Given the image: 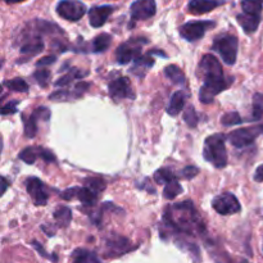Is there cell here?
Wrapping results in <instances>:
<instances>
[{
    "mask_svg": "<svg viewBox=\"0 0 263 263\" xmlns=\"http://www.w3.org/2000/svg\"><path fill=\"white\" fill-rule=\"evenodd\" d=\"M164 222L167 226L175 229V231L190 236L196 232L204 231V224L191 201L181 202L168 207L164 213Z\"/></svg>",
    "mask_w": 263,
    "mask_h": 263,
    "instance_id": "6da1fadb",
    "label": "cell"
},
{
    "mask_svg": "<svg viewBox=\"0 0 263 263\" xmlns=\"http://www.w3.org/2000/svg\"><path fill=\"white\" fill-rule=\"evenodd\" d=\"M226 136L215 134L208 136L204 142V158L216 168H224L227 164V150L225 147Z\"/></svg>",
    "mask_w": 263,
    "mask_h": 263,
    "instance_id": "7a4b0ae2",
    "label": "cell"
},
{
    "mask_svg": "<svg viewBox=\"0 0 263 263\" xmlns=\"http://www.w3.org/2000/svg\"><path fill=\"white\" fill-rule=\"evenodd\" d=\"M226 64L232 65L238 57V37L230 34H224L216 37L212 45Z\"/></svg>",
    "mask_w": 263,
    "mask_h": 263,
    "instance_id": "3957f363",
    "label": "cell"
},
{
    "mask_svg": "<svg viewBox=\"0 0 263 263\" xmlns=\"http://www.w3.org/2000/svg\"><path fill=\"white\" fill-rule=\"evenodd\" d=\"M148 40L144 37H133L126 43H122L116 50V60L119 64H126L131 60H136L142 57V49Z\"/></svg>",
    "mask_w": 263,
    "mask_h": 263,
    "instance_id": "277c9868",
    "label": "cell"
},
{
    "mask_svg": "<svg viewBox=\"0 0 263 263\" xmlns=\"http://www.w3.org/2000/svg\"><path fill=\"white\" fill-rule=\"evenodd\" d=\"M199 72L204 77V82L222 81L225 80L224 71L220 60L213 54H206L199 63Z\"/></svg>",
    "mask_w": 263,
    "mask_h": 263,
    "instance_id": "5b68a950",
    "label": "cell"
},
{
    "mask_svg": "<svg viewBox=\"0 0 263 263\" xmlns=\"http://www.w3.org/2000/svg\"><path fill=\"white\" fill-rule=\"evenodd\" d=\"M263 134V124L252 126V127L239 128V130L232 131L227 135V140L231 143V145L236 148H245L252 144L258 136Z\"/></svg>",
    "mask_w": 263,
    "mask_h": 263,
    "instance_id": "8992f818",
    "label": "cell"
},
{
    "mask_svg": "<svg viewBox=\"0 0 263 263\" xmlns=\"http://www.w3.org/2000/svg\"><path fill=\"white\" fill-rule=\"evenodd\" d=\"M215 25L213 21H191L180 27V35L187 41H195L202 39L208 30L215 27Z\"/></svg>",
    "mask_w": 263,
    "mask_h": 263,
    "instance_id": "52a82bcc",
    "label": "cell"
},
{
    "mask_svg": "<svg viewBox=\"0 0 263 263\" xmlns=\"http://www.w3.org/2000/svg\"><path fill=\"white\" fill-rule=\"evenodd\" d=\"M57 13L67 21L81 20L86 13V6L79 0H62L57 6Z\"/></svg>",
    "mask_w": 263,
    "mask_h": 263,
    "instance_id": "ba28073f",
    "label": "cell"
},
{
    "mask_svg": "<svg viewBox=\"0 0 263 263\" xmlns=\"http://www.w3.org/2000/svg\"><path fill=\"white\" fill-rule=\"evenodd\" d=\"M157 12L156 0H136L130 8L131 25L136 21H145L153 17Z\"/></svg>",
    "mask_w": 263,
    "mask_h": 263,
    "instance_id": "9c48e42d",
    "label": "cell"
},
{
    "mask_svg": "<svg viewBox=\"0 0 263 263\" xmlns=\"http://www.w3.org/2000/svg\"><path fill=\"white\" fill-rule=\"evenodd\" d=\"M212 206L213 210L220 215H234L240 211V203L231 192H224L216 196L212 202Z\"/></svg>",
    "mask_w": 263,
    "mask_h": 263,
    "instance_id": "30bf717a",
    "label": "cell"
},
{
    "mask_svg": "<svg viewBox=\"0 0 263 263\" xmlns=\"http://www.w3.org/2000/svg\"><path fill=\"white\" fill-rule=\"evenodd\" d=\"M109 95L110 98L116 102H119L122 99H134L135 94H134L133 88H131V82L127 77H119V79L113 80L109 84Z\"/></svg>",
    "mask_w": 263,
    "mask_h": 263,
    "instance_id": "8fae6325",
    "label": "cell"
},
{
    "mask_svg": "<svg viewBox=\"0 0 263 263\" xmlns=\"http://www.w3.org/2000/svg\"><path fill=\"white\" fill-rule=\"evenodd\" d=\"M26 189H27V192H29L36 206H45L48 203L49 194L46 191L45 185H44L41 180H39L37 177L27 178Z\"/></svg>",
    "mask_w": 263,
    "mask_h": 263,
    "instance_id": "7c38bea8",
    "label": "cell"
},
{
    "mask_svg": "<svg viewBox=\"0 0 263 263\" xmlns=\"http://www.w3.org/2000/svg\"><path fill=\"white\" fill-rule=\"evenodd\" d=\"M131 244L128 239L119 236V235H112L107 240V255L108 257H118V255L127 253L131 250Z\"/></svg>",
    "mask_w": 263,
    "mask_h": 263,
    "instance_id": "4fadbf2b",
    "label": "cell"
},
{
    "mask_svg": "<svg viewBox=\"0 0 263 263\" xmlns=\"http://www.w3.org/2000/svg\"><path fill=\"white\" fill-rule=\"evenodd\" d=\"M226 0H190L189 6H187V11L191 15L201 16L204 13H210L217 7H221L225 4Z\"/></svg>",
    "mask_w": 263,
    "mask_h": 263,
    "instance_id": "5bb4252c",
    "label": "cell"
},
{
    "mask_svg": "<svg viewBox=\"0 0 263 263\" xmlns=\"http://www.w3.org/2000/svg\"><path fill=\"white\" fill-rule=\"evenodd\" d=\"M113 7L112 6H100V7H94L89 12V21H90V25L95 29L98 27H102L107 20L109 18V16L112 15L113 12Z\"/></svg>",
    "mask_w": 263,
    "mask_h": 263,
    "instance_id": "9a60e30c",
    "label": "cell"
},
{
    "mask_svg": "<svg viewBox=\"0 0 263 263\" xmlns=\"http://www.w3.org/2000/svg\"><path fill=\"white\" fill-rule=\"evenodd\" d=\"M89 84L86 82H80L75 86L74 91L72 90H59L57 93H54L50 95L51 100H58V102H62V100H71V99H77L82 94L85 93L86 89L89 88Z\"/></svg>",
    "mask_w": 263,
    "mask_h": 263,
    "instance_id": "2e32d148",
    "label": "cell"
},
{
    "mask_svg": "<svg viewBox=\"0 0 263 263\" xmlns=\"http://www.w3.org/2000/svg\"><path fill=\"white\" fill-rule=\"evenodd\" d=\"M236 20H238L239 25L241 26V29L244 30L245 34H253V32L257 31L258 26H259V22H260V17L244 15V13L238 15Z\"/></svg>",
    "mask_w": 263,
    "mask_h": 263,
    "instance_id": "e0dca14e",
    "label": "cell"
},
{
    "mask_svg": "<svg viewBox=\"0 0 263 263\" xmlns=\"http://www.w3.org/2000/svg\"><path fill=\"white\" fill-rule=\"evenodd\" d=\"M186 94L184 91H176L170 100V104L167 107V113L170 116H177L185 107Z\"/></svg>",
    "mask_w": 263,
    "mask_h": 263,
    "instance_id": "ac0fdd59",
    "label": "cell"
},
{
    "mask_svg": "<svg viewBox=\"0 0 263 263\" xmlns=\"http://www.w3.org/2000/svg\"><path fill=\"white\" fill-rule=\"evenodd\" d=\"M72 260L74 263H103L95 253L84 248L76 249L72 253Z\"/></svg>",
    "mask_w": 263,
    "mask_h": 263,
    "instance_id": "d6986e66",
    "label": "cell"
},
{
    "mask_svg": "<svg viewBox=\"0 0 263 263\" xmlns=\"http://www.w3.org/2000/svg\"><path fill=\"white\" fill-rule=\"evenodd\" d=\"M153 64H154V59L150 57V54L148 53L147 55H144V57L142 55V57H139L135 60V64H134V67L131 68V72L138 75V76L143 77L149 68L153 67Z\"/></svg>",
    "mask_w": 263,
    "mask_h": 263,
    "instance_id": "ffe728a7",
    "label": "cell"
},
{
    "mask_svg": "<svg viewBox=\"0 0 263 263\" xmlns=\"http://www.w3.org/2000/svg\"><path fill=\"white\" fill-rule=\"evenodd\" d=\"M164 76L171 80L176 85H185L186 84V77H185L184 72L181 71V68L175 64H170L164 68Z\"/></svg>",
    "mask_w": 263,
    "mask_h": 263,
    "instance_id": "44dd1931",
    "label": "cell"
},
{
    "mask_svg": "<svg viewBox=\"0 0 263 263\" xmlns=\"http://www.w3.org/2000/svg\"><path fill=\"white\" fill-rule=\"evenodd\" d=\"M241 9L244 15L260 17L263 9V0H243Z\"/></svg>",
    "mask_w": 263,
    "mask_h": 263,
    "instance_id": "7402d4cb",
    "label": "cell"
},
{
    "mask_svg": "<svg viewBox=\"0 0 263 263\" xmlns=\"http://www.w3.org/2000/svg\"><path fill=\"white\" fill-rule=\"evenodd\" d=\"M54 220L57 222V225L59 227H67L68 225L71 224L72 220V212L68 207H58L55 212H54Z\"/></svg>",
    "mask_w": 263,
    "mask_h": 263,
    "instance_id": "603a6c76",
    "label": "cell"
},
{
    "mask_svg": "<svg viewBox=\"0 0 263 263\" xmlns=\"http://www.w3.org/2000/svg\"><path fill=\"white\" fill-rule=\"evenodd\" d=\"M98 196H99V194H96L95 191L86 186L80 187L79 192H77V199L85 206H94L98 202Z\"/></svg>",
    "mask_w": 263,
    "mask_h": 263,
    "instance_id": "cb8c5ba5",
    "label": "cell"
},
{
    "mask_svg": "<svg viewBox=\"0 0 263 263\" xmlns=\"http://www.w3.org/2000/svg\"><path fill=\"white\" fill-rule=\"evenodd\" d=\"M89 72H82L79 68H72L71 71L68 72L67 75H64L63 77H60L57 82H55V86H65L68 85L70 82L74 81V80L82 79V77L88 76Z\"/></svg>",
    "mask_w": 263,
    "mask_h": 263,
    "instance_id": "d4e9b609",
    "label": "cell"
},
{
    "mask_svg": "<svg viewBox=\"0 0 263 263\" xmlns=\"http://www.w3.org/2000/svg\"><path fill=\"white\" fill-rule=\"evenodd\" d=\"M40 153H41V148H25L20 153V159H22V161L27 164H34L35 162H36V159L40 157Z\"/></svg>",
    "mask_w": 263,
    "mask_h": 263,
    "instance_id": "484cf974",
    "label": "cell"
},
{
    "mask_svg": "<svg viewBox=\"0 0 263 263\" xmlns=\"http://www.w3.org/2000/svg\"><path fill=\"white\" fill-rule=\"evenodd\" d=\"M110 41H112V36L109 34H100L94 39L93 49L95 53H102V51L107 50L110 46Z\"/></svg>",
    "mask_w": 263,
    "mask_h": 263,
    "instance_id": "4316f807",
    "label": "cell"
},
{
    "mask_svg": "<svg viewBox=\"0 0 263 263\" xmlns=\"http://www.w3.org/2000/svg\"><path fill=\"white\" fill-rule=\"evenodd\" d=\"M4 86L8 88L9 90L16 91V93H27V91H29V84L23 79L7 80V81L4 82Z\"/></svg>",
    "mask_w": 263,
    "mask_h": 263,
    "instance_id": "83f0119b",
    "label": "cell"
},
{
    "mask_svg": "<svg viewBox=\"0 0 263 263\" xmlns=\"http://www.w3.org/2000/svg\"><path fill=\"white\" fill-rule=\"evenodd\" d=\"M252 118L254 121H259L263 117V94L255 93L253 95V112Z\"/></svg>",
    "mask_w": 263,
    "mask_h": 263,
    "instance_id": "f1b7e54d",
    "label": "cell"
},
{
    "mask_svg": "<svg viewBox=\"0 0 263 263\" xmlns=\"http://www.w3.org/2000/svg\"><path fill=\"white\" fill-rule=\"evenodd\" d=\"M181 192H182L181 185L178 184L177 180H175V181H171L168 182V184H166V186H164L163 196L166 199H168V201H171V199H175L176 196H177L178 194H181Z\"/></svg>",
    "mask_w": 263,
    "mask_h": 263,
    "instance_id": "f546056e",
    "label": "cell"
},
{
    "mask_svg": "<svg viewBox=\"0 0 263 263\" xmlns=\"http://www.w3.org/2000/svg\"><path fill=\"white\" fill-rule=\"evenodd\" d=\"M154 180L158 184H168V182L175 181L177 178H176L175 173H172L171 170H168V168H161V170H158L154 173Z\"/></svg>",
    "mask_w": 263,
    "mask_h": 263,
    "instance_id": "4dcf8cb0",
    "label": "cell"
},
{
    "mask_svg": "<svg viewBox=\"0 0 263 263\" xmlns=\"http://www.w3.org/2000/svg\"><path fill=\"white\" fill-rule=\"evenodd\" d=\"M85 186L95 191L96 194H99L103 190H105V181L99 177H90L85 180Z\"/></svg>",
    "mask_w": 263,
    "mask_h": 263,
    "instance_id": "1f68e13d",
    "label": "cell"
},
{
    "mask_svg": "<svg viewBox=\"0 0 263 263\" xmlns=\"http://www.w3.org/2000/svg\"><path fill=\"white\" fill-rule=\"evenodd\" d=\"M37 118L36 116H35L34 113L30 116V118L26 121L25 123V135L27 136V138H35V135H36L37 133Z\"/></svg>",
    "mask_w": 263,
    "mask_h": 263,
    "instance_id": "d6a6232c",
    "label": "cell"
},
{
    "mask_svg": "<svg viewBox=\"0 0 263 263\" xmlns=\"http://www.w3.org/2000/svg\"><path fill=\"white\" fill-rule=\"evenodd\" d=\"M221 122L224 126H234V124L241 123V117L238 112H229L222 116Z\"/></svg>",
    "mask_w": 263,
    "mask_h": 263,
    "instance_id": "836d02e7",
    "label": "cell"
},
{
    "mask_svg": "<svg viewBox=\"0 0 263 263\" xmlns=\"http://www.w3.org/2000/svg\"><path fill=\"white\" fill-rule=\"evenodd\" d=\"M184 119L189 127H195L196 123H198V116H196V112L195 109H194V107L190 105V107H187L186 109H185Z\"/></svg>",
    "mask_w": 263,
    "mask_h": 263,
    "instance_id": "e575fe53",
    "label": "cell"
},
{
    "mask_svg": "<svg viewBox=\"0 0 263 263\" xmlns=\"http://www.w3.org/2000/svg\"><path fill=\"white\" fill-rule=\"evenodd\" d=\"M34 77L36 79V81L39 82L40 86H46V84H48V80L49 77H50V72L48 71V70H45V68H41V70H37L36 72H35Z\"/></svg>",
    "mask_w": 263,
    "mask_h": 263,
    "instance_id": "d590c367",
    "label": "cell"
},
{
    "mask_svg": "<svg viewBox=\"0 0 263 263\" xmlns=\"http://www.w3.org/2000/svg\"><path fill=\"white\" fill-rule=\"evenodd\" d=\"M16 112H18V102L17 100H12L8 104L4 105L2 108V114L7 116V114H15Z\"/></svg>",
    "mask_w": 263,
    "mask_h": 263,
    "instance_id": "8d00e7d4",
    "label": "cell"
},
{
    "mask_svg": "<svg viewBox=\"0 0 263 263\" xmlns=\"http://www.w3.org/2000/svg\"><path fill=\"white\" fill-rule=\"evenodd\" d=\"M198 168L194 167V166H189V167H185L184 170L181 171V176L184 178H186V180H191L192 177H195V176L198 175Z\"/></svg>",
    "mask_w": 263,
    "mask_h": 263,
    "instance_id": "74e56055",
    "label": "cell"
},
{
    "mask_svg": "<svg viewBox=\"0 0 263 263\" xmlns=\"http://www.w3.org/2000/svg\"><path fill=\"white\" fill-rule=\"evenodd\" d=\"M79 189L80 187H71V189L64 190V191L60 194V196H62L64 201H71V199L77 198V192H79Z\"/></svg>",
    "mask_w": 263,
    "mask_h": 263,
    "instance_id": "f35d334b",
    "label": "cell"
},
{
    "mask_svg": "<svg viewBox=\"0 0 263 263\" xmlns=\"http://www.w3.org/2000/svg\"><path fill=\"white\" fill-rule=\"evenodd\" d=\"M55 59H57V58L54 57V55H46V57L41 58V59L36 63V65L37 67H43V65L53 64V63L55 62Z\"/></svg>",
    "mask_w": 263,
    "mask_h": 263,
    "instance_id": "ab89813d",
    "label": "cell"
},
{
    "mask_svg": "<svg viewBox=\"0 0 263 263\" xmlns=\"http://www.w3.org/2000/svg\"><path fill=\"white\" fill-rule=\"evenodd\" d=\"M40 157H41V158L46 162H55V157H54V154L51 153V152H49V150L43 149V148H41V153H40Z\"/></svg>",
    "mask_w": 263,
    "mask_h": 263,
    "instance_id": "60d3db41",
    "label": "cell"
},
{
    "mask_svg": "<svg viewBox=\"0 0 263 263\" xmlns=\"http://www.w3.org/2000/svg\"><path fill=\"white\" fill-rule=\"evenodd\" d=\"M32 244H34V246H35V248H36V250H37V252H39L40 254L43 255V257H45V258H49V259H51V258H53V257H50V255H49L48 253L45 252V250H44V248H43V246L40 245V244L37 243V241H32ZM53 259H54V262H57V258H53Z\"/></svg>",
    "mask_w": 263,
    "mask_h": 263,
    "instance_id": "b9f144b4",
    "label": "cell"
},
{
    "mask_svg": "<svg viewBox=\"0 0 263 263\" xmlns=\"http://www.w3.org/2000/svg\"><path fill=\"white\" fill-rule=\"evenodd\" d=\"M254 180L258 182H262L263 181V164L262 166H259V167L255 170V173H254Z\"/></svg>",
    "mask_w": 263,
    "mask_h": 263,
    "instance_id": "7bdbcfd3",
    "label": "cell"
},
{
    "mask_svg": "<svg viewBox=\"0 0 263 263\" xmlns=\"http://www.w3.org/2000/svg\"><path fill=\"white\" fill-rule=\"evenodd\" d=\"M2 181H3V189H2V194H4L7 190V187H8V181H7L6 177H2Z\"/></svg>",
    "mask_w": 263,
    "mask_h": 263,
    "instance_id": "ee69618b",
    "label": "cell"
},
{
    "mask_svg": "<svg viewBox=\"0 0 263 263\" xmlns=\"http://www.w3.org/2000/svg\"><path fill=\"white\" fill-rule=\"evenodd\" d=\"M21 2H25V0H6V3L8 4H16V3H21Z\"/></svg>",
    "mask_w": 263,
    "mask_h": 263,
    "instance_id": "f6af8a7d",
    "label": "cell"
},
{
    "mask_svg": "<svg viewBox=\"0 0 263 263\" xmlns=\"http://www.w3.org/2000/svg\"><path fill=\"white\" fill-rule=\"evenodd\" d=\"M240 263H250V262H248V260H245V259H244V260H241Z\"/></svg>",
    "mask_w": 263,
    "mask_h": 263,
    "instance_id": "bcb514c9",
    "label": "cell"
}]
</instances>
